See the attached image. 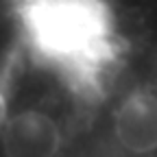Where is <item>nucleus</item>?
Segmentation results:
<instances>
[{
  "mask_svg": "<svg viewBox=\"0 0 157 157\" xmlns=\"http://www.w3.org/2000/svg\"><path fill=\"white\" fill-rule=\"evenodd\" d=\"M31 57L85 109L116 85V15L105 0H13Z\"/></svg>",
  "mask_w": 157,
  "mask_h": 157,
  "instance_id": "obj_1",
  "label": "nucleus"
},
{
  "mask_svg": "<svg viewBox=\"0 0 157 157\" xmlns=\"http://www.w3.org/2000/svg\"><path fill=\"white\" fill-rule=\"evenodd\" d=\"M90 157H157V127L133 142L124 144L105 142Z\"/></svg>",
  "mask_w": 157,
  "mask_h": 157,
  "instance_id": "obj_2",
  "label": "nucleus"
}]
</instances>
